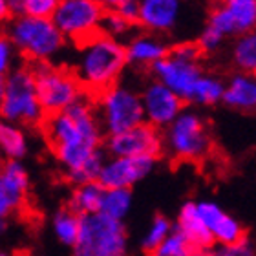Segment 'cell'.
<instances>
[{
  "mask_svg": "<svg viewBox=\"0 0 256 256\" xmlns=\"http://www.w3.org/2000/svg\"><path fill=\"white\" fill-rule=\"evenodd\" d=\"M8 230V220H0V234H4Z\"/></svg>",
  "mask_w": 256,
  "mask_h": 256,
  "instance_id": "cell-44",
  "label": "cell"
},
{
  "mask_svg": "<svg viewBox=\"0 0 256 256\" xmlns=\"http://www.w3.org/2000/svg\"><path fill=\"white\" fill-rule=\"evenodd\" d=\"M30 70L35 79V94L44 118L64 112L84 97L82 86L68 70L50 62H35Z\"/></svg>",
  "mask_w": 256,
  "mask_h": 256,
  "instance_id": "cell-4",
  "label": "cell"
},
{
  "mask_svg": "<svg viewBox=\"0 0 256 256\" xmlns=\"http://www.w3.org/2000/svg\"><path fill=\"white\" fill-rule=\"evenodd\" d=\"M208 26L214 28L216 32H220L224 37H227V35H236V33H238L236 32L232 16H230L222 6H218V8H214L212 10L210 18H208Z\"/></svg>",
  "mask_w": 256,
  "mask_h": 256,
  "instance_id": "cell-35",
  "label": "cell"
},
{
  "mask_svg": "<svg viewBox=\"0 0 256 256\" xmlns=\"http://www.w3.org/2000/svg\"><path fill=\"white\" fill-rule=\"evenodd\" d=\"M0 178L11 190L26 196L28 188H30V176H28V170L26 166L22 165V161H6L4 165L0 166Z\"/></svg>",
  "mask_w": 256,
  "mask_h": 256,
  "instance_id": "cell-28",
  "label": "cell"
},
{
  "mask_svg": "<svg viewBox=\"0 0 256 256\" xmlns=\"http://www.w3.org/2000/svg\"><path fill=\"white\" fill-rule=\"evenodd\" d=\"M192 247L198 249H208L212 246V236L210 230L202 224V220L196 212V202H187L180 208V216H178L176 229Z\"/></svg>",
  "mask_w": 256,
  "mask_h": 256,
  "instance_id": "cell-16",
  "label": "cell"
},
{
  "mask_svg": "<svg viewBox=\"0 0 256 256\" xmlns=\"http://www.w3.org/2000/svg\"><path fill=\"white\" fill-rule=\"evenodd\" d=\"M224 88H225V84L220 77L202 74L200 79L196 80V84H194L190 102L200 104V106H212V104L222 101Z\"/></svg>",
  "mask_w": 256,
  "mask_h": 256,
  "instance_id": "cell-22",
  "label": "cell"
},
{
  "mask_svg": "<svg viewBox=\"0 0 256 256\" xmlns=\"http://www.w3.org/2000/svg\"><path fill=\"white\" fill-rule=\"evenodd\" d=\"M104 161H106V156H104V152L99 148V150H96V152H94V154L79 166V168H75L74 172L66 174V178H68L74 185H82V183L97 182V178H99V174H101V168H102V165H104Z\"/></svg>",
  "mask_w": 256,
  "mask_h": 256,
  "instance_id": "cell-27",
  "label": "cell"
},
{
  "mask_svg": "<svg viewBox=\"0 0 256 256\" xmlns=\"http://www.w3.org/2000/svg\"><path fill=\"white\" fill-rule=\"evenodd\" d=\"M141 104H143L144 123L161 130L168 126L183 112L185 102L161 82L154 80L146 84V88L141 94Z\"/></svg>",
  "mask_w": 256,
  "mask_h": 256,
  "instance_id": "cell-13",
  "label": "cell"
},
{
  "mask_svg": "<svg viewBox=\"0 0 256 256\" xmlns=\"http://www.w3.org/2000/svg\"><path fill=\"white\" fill-rule=\"evenodd\" d=\"M15 60V46L8 35H0V75H8Z\"/></svg>",
  "mask_w": 256,
  "mask_h": 256,
  "instance_id": "cell-38",
  "label": "cell"
},
{
  "mask_svg": "<svg viewBox=\"0 0 256 256\" xmlns=\"http://www.w3.org/2000/svg\"><path fill=\"white\" fill-rule=\"evenodd\" d=\"M0 256H10V254H0Z\"/></svg>",
  "mask_w": 256,
  "mask_h": 256,
  "instance_id": "cell-45",
  "label": "cell"
},
{
  "mask_svg": "<svg viewBox=\"0 0 256 256\" xmlns=\"http://www.w3.org/2000/svg\"><path fill=\"white\" fill-rule=\"evenodd\" d=\"M44 132L66 174L79 168L96 150L101 148L102 128L96 108L86 97L64 112L44 118Z\"/></svg>",
  "mask_w": 256,
  "mask_h": 256,
  "instance_id": "cell-1",
  "label": "cell"
},
{
  "mask_svg": "<svg viewBox=\"0 0 256 256\" xmlns=\"http://www.w3.org/2000/svg\"><path fill=\"white\" fill-rule=\"evenodd\" d=\"M158 158L138 156V158H110L104 161L97 182L106 188H130L154 170Z\"/></svg>",
  "mask_w": 256,
  "mask_h": 256,
  "instance_id": "cell-11",
  "label": "cell"
},
{
  "mask_svg": "<svg viewBox=\"0 0 256 256\" xmlns=\"http://www.w3.org/2000/svg\"><path fill=\"white\" fill-rule=\"evenodd\" d=\"M210 236H212L214 244H220V246H229V244H236L246 238V229L244 225L230 214L225 212L220 222L212 227L210 230Z\"/></svg>",
  "mask_w": 256,
  "mask_h": 256,
  "instance_id": "cell-25",
  "label": "cell"
},
{
  "mask_svg": "<svg viewBox=\"0 0 256 256\" xmlns=\"http://www.w3.org/2000/svg\"><path fill=\"white\" fill-rule=\"evenodd\" d=\"M172 230H174V225H172L170 220L165 218V216H156L150 222L148 229L144 230L143 238H141V247L150 254L156 247L163 244V240L170 234Z\"/></svg>",
  "mask_w": 256,
  "mask_h": 256,
  "instance_id": "cell-29",
  "label": "cell"
},
{
  "mask_svg": "<svg viewBox=\"0 0 256 256\" xmlns=\"http://www.w3.org/2000/svg\"><path fill=\"white\" fill-rule=\"evenodd\" d=\"M222 101L227 106L251 112L256 106V80L251 74H236L225 84Z\"/></svg>",
  "mask_w": 256,
  "mask_h": 256,
  "instance_id": "cell-15",
  "label": "cell"
},
{
  "mask_svg": "<svg viewBox=\"0 0 256 256\" xmlns=\"http://www.w3.org/2000/svg\"><path fill=\"white\" fill-rule=\"evenodd\" d=\"M126 64L123 44L118 38L97 33L96 37L80 44L79 60L74 75L82 90L99 96L110 86L118 84V79Z\"/></svg>",
  "mask_w": 256,
  "mask_h": 256,
  "instance_id": "cell-2",
  "label": "cell"
},
{
  "mask_svg": "<svg viewBox=\"0 0 256 256\" xmlns=\"http://www.w3.org/2000/svg\"><path fill=\"white\" fill-rule=\"evenodd\" d=\"M114 11H116L121 18H124L128 24H134V22H138V18H139V0H123Z\"/></svg>",
  "mask_w": 256,
  "mask_h": 256,
  "instance_id": "cell-39",
  "label": "cell"
},
{
  "mask_svg": "<svg viewBox=\"0 0 256 256\" xmlns=\"http://www.w3.org/2000/svg\"><path fill=\"white\" fill-rule=\"evenodd\" d=\"M203 252L205 249L192 247L178 230H172L163 244L150 252V256H203Z\"/></svg>",
  "mask_w": 256,
  "mask_h": 256,
  "instance_id": "cell-26",
  "label": "cell"
},
{
  "mask_svg": "<svg viewBox=\"0 0 256 256\" xmlns=\"http://www.w3.org/2000/svg\"><path fill=\"white\" fill-rule=\"evenodd\" d=\"M74 256H126L128 234L123 222L101 212L82 216L80 230L74 246Z\"/></svg>",
  "mask_w": 256,
  "mask_h": 256,
  "instance_id": "cell-5",
  "label": "cell"
},
{
  "mask_svg": "<svg viewBox=\"0 0 256 256\" xmlns=\"http://www.w3.org/2000/svg\"><path fill=\"white\" fill-rule=\"evenodd\" d=\"M60 0H22V15L35 18H52Z\"/></svg>",
  "mask_w": 256,
  "mask_h": 256,
  "instance_id": "cell-32",
  "label": "cell"
},
{
  "mask_svg": "<svg viewBox=\"0 0 256 256\" xmlns=\"http://www.w3.org/2000/svg\"><path fill=\"white\" fill-rule=\"evenodd\" d=\"M220 6L232 16L238 35L252 32L256 24V0H222Z\"/></svg>",
  "mask_w": 256,
  "mask_h": 256,
  "instance_id": "cell-21",
  "label": "cell"
},
{
  "mask_svg": "<svg viewBox=\"0 0 256 256\" xmlns=\"http://www.w3.org/2000/svg\"><path fill=\"white\" fill-rule=\"evenodd\" d=\"M30 143L20 124L0 121V156L8 161H20L28 154Z\"/></svg>",
  "mask_w": 256,
  "mask_h": 256,
  "instance_id": "cell-19",
  "label": "cell"
},
{
  "mask_svg": "<svg viewBox=\"0 0 256 256\" xmlns=\"http://www.w3.org/2000/svg\"><path fill=\"white\" fill-rule=\"evenodd\" d=\"M132 208V190L128 188H106L102 194L99 212L116 222H123Z\"/></svg>",
  "mask_w": 256,
  "mask_h": 256,
  "instance_id": "cell-20",
  "label": "cell"
},
{
  "mask_svg": "<svg viewBox=\"0 0 256 256\" xmlns=\"http://www.w3.org/2000/svg\"><path fill=\"white\" fill-rule=\"evenodd\" d=\"M104 146L112 158H158L163 152V134L148 123H141L126 132L108 136Z\"/></svg>",
  "mask_w": 256,
  "mask_h": 256,
  "instance_id": "cell-10",
  "label": "cell"
},
{
  "mask_svg": "<svg viewBox=\"0 0 256 256\" xmlns=\"http://www.w3.org/2000/svg\"><path fill=\"white\" fill-rule=\"evenodd\" d=\"M0 121L13 124H38L44 121L30 68H15L6 75V90L0 99Z\"/></svg>",
  "mask_w": 256,
  "mask_h": 256,
  "instance_id": "cell-6",
  "label": "cell"
},
{
  "mask_svg": "<svg viewBox=\"0 0 256 256\" xmlns=\"http://www.w3.org/2000/svg\"><path fill=\"white\" fill-rule=\"evenodd\" d=\"M102 194L104 188L99 185V182H90L82 183V185H75L72 196H70L68 208L77 216H90V214H97L101 208Z\"/></svg>",
  "mask_w": 256,
  "mask_h": 256,
  "instance_id": "cell-18",
  "label": "cell"
},
{
  "mask_svg": "<svg viewBox=\"0 0 256 256\" xmlns=\"http://www.w3.org/2000/svg\"><path fill=\"white\" fill-rule=\"evenodd\" d=\"M203 256H256L254 254V246L249 238L236 242V244H229V246H220V244H212V246L205 249Z\"/></svg>",
  "mask_w": 256,
  "mask_h": 256,
  "instance_id": "cell-30",
  "label": "cell"
},
{
  "mask_svg": "<svg viewBox=\"0 0 256 256\" xmlns=\"http://www.w3.org/2000/svg\"><path fill=\"white\" fill-rule=\"evenodd\" d=\"M222 42H224V35L207 24L205 30L200 33V38H198L196 44L202 54L203 52H205V54H210V52H216V50L222 46Z\"/></svg>",
  "mask_w": 256,
  "mask_h": 256,
  "instance_id": "cell-36",
  "label": "cell"
},
{
  "mask_svg": "<svg viewBox=\"0 0 256 256\" xmlns=\"http://www.w3.org/2000/svg\"><path fill=\"white\" fill-rule=\"evenodd\" d=\"M130 26H132V24H128L124 18H121L116 11H110V13H104V16H102L99 33L108 35V37H112V38H118V37H121V35H124V33L130 30Z\"/></svg>",
  "mask_w": 256,
  "mask_h": 256,
  "instance_id": "cell-33",
  "label": "cell"
},
{
  "mask_svg": "<svg viewBox=\"0 0 256 256\" xmlns=\"http://www.w3.org/2000/svg\"><path fill=\"white\" fill-rule=\"evenodd\" d=\"M97 2H99L102 8H104V11H106V10H112L114 11L119 4H121V2H123V0H97Z\"/></svg>",
  "mask_w": 256,
  "mask_h": 256,
  "instance_id": "cell-42",
  "label": "cell"
},
{
  "mask_svg": "<svg viewBox=\"0 0 256 256\" xmlns=\"http://www.w3.org/2000/svg\"><path fill=\"white\" fill-rule=\"evenodd\" d=\"M152 72L158 82L168 88L183 102H190L194 84L202 75V68L198 62H183L170 57L168 54L166 57L152 64Z\"/></svg>",
  "mask_w": 256,
  "mask_h": 256,
  "instance_id": "cell-12",
  "label": "cell"
},
{
  "mask_svg": "<svg viewBox=\"0 0 256 256\" xmlns=\"http://www.w3.org/2000/svg\"><path fill=\"white\" fill-rule=\"evenodd\" d=\"M196 212L202 220V224L208 230H212V227L218 224L220 218L225 214V210L216 202H196Z\"/></svg>",
  "mask_w": 256,
  "mask_h": 256,
  "instance_id": "cell-34",
  "label": "cell"
},
{
  "mask_svg": "<svg viewBox=\"0 0 256 256\" xmlns=\"http://www.w3.org/2000/svg\"><path fill=\"white\" fill-rule=\"evenodd\" d=\"M10 18H11V11H10V6H8V0H0V24L8 22Z\"/></svg>",
  "mask_w": 256,
  "mask_h": 256,
  "instance_id": "cell-40",
  "label": "cell"
},
{
  "mask_svg": "<svg viewBox=\"0 0 256 256\" xmlns=\"http://www.w3.org/2000/svg\"><path fill=\"white\" fill-rule=\"evenodd\" d=\"M180 161H200L207 158L212 148V139L207 123L200 114L183 110L163 136V148Z\"/></svg>",
  "mask_w": 256,
  "mask_h": 256,
  "instance_id": "cell-7",
  "label": "cell"
},
{
  "mask_svg": "<svg viewBox=\"0 0 256 256\" xmlns=\"http://www.w3.org/2000/svg\"><path fill=\"white\" fill-rule=\"evenodd\" d=\"M24 198L18 192L11 190L0 178V220H8L13 212H16L24 203Z\"/></svg>",
  "mask_w": 256,
  "mask_h": 256,
  "instance_id": "cell-31",
  "label": "cell"
},
{
  "mask_svg": "<svg viewBox=\"0 0 256 256\" xmlns=\"http://www.w3.org/2000/svg\"><path fill=\"white\" fill-rule=\"evenodd\" d=\"M232 60L242 74H251L256 70V35L254 32L240 33L232 48Z\"/></svg>",
  "mask_w": 256,
  "mask_h": 256,
  "instance_id": "cell-24",
  "label": "cell"
},
{
  "mask_svg": "<svg viewBox=\"0 0 256 256\" xmlns=\"http://www.w3.org/2000/svg\"><path fill=\"white\" fill-rule=\"evenodd\" d=\"M126 62L139 64V66H152L163 57H166L168 50L160 38L152 37V35H141L130 40L126 48Z\"/></svg>",
  "mask_w": 256,
  "mask_h": 256,
  "instance_id": "cell-17",
  "label": "cell"
},
{
  "mask_svg": "<svg viewBox=\"0 0 256 256\" xmlns=\"http://www.w3.org/2000/svg\"><path fill=\"white\" fill-rule=\"evenodd\" d=\"M97 119L108 136L126 132L144 123L141 96L132 88L114 84L97 96Z\"/></svg>",
  "mask_w": 256,
  "mask_h": 256,
  "instance_id": "cell-8",
  "label": "cell"
},
{
  "mask_svg": "<svg viewBox=\"0 0 256 256\" xmlns=\"http://www.w3.org/2000/svg\"><path fill=\"white\" fill-rule=\"evenodd\" d=\"M168 55L178 60H183V62H198L202 57V52H200L196 42H182L174 46Z\"/></svg>",
  "mask_w": 256,
  "mask_h": 256,
  "instance_id": "cell-37",
  "label": "cell"
},
{
  "mask_svg": "<svg viewBox=\"0 0 256 256\" xmlns=\"http://www.w3.org/2000/svg\"><path fill=\"white\" fill-rule=\"evenodd\" d=\"M4 90H6V75H0V99L4 96Z\"/></svg>",
  "mask_w": 256,
  "mask_h": 256,
  "instance_id": "cell-43",
  "label": "cell"
},
{
  "mask_svg": "<svg viewBox=\"0 0 256 256\" xmlns=\"http://www.w3.org/2000/svg\"><path fill=\"white\" fill-rule=\"evenodd\" d=\"M8 6H10L11 15H22V0H8Z\"/></svg>",
  "mask_w": 256,
  "mask_h": 256,
  "instance_id": "cell-41",
  "label": "cell"
},
{
  "mask_svg": "<svg viewBox=\"0 0 256 256\" xmlns=\"http://www.w3.org/2000/svg\"><path fill=\"white\" fill-rule=\"evenodd\" d=\"M8 38L15 50L35 62H50L66 42L52 18H35L28 15L13 18L8 30Z\"/></svg>",
  "mask_w": 256,
  "mask_h": 256,
  "instance_id": "cell-3",
  "label": "cell"
},
{
  "mask_svg": "<svg viewBox=\"0 0 256 256\" xmlns=\"http://www.w3.org/2000/svg\"><path fill=\"white\" fill-rule=\"evenodd\" d=\"M182 0H139V18L152 32H168L176 26Z\"/></svg>",
  "mask_w": 256,
  "mask_h": 256,
  "instance_id": "cell-14",
  "label": "cell"
},
{
  "mask_svg": "<svg viewBox=\"0 0 256 256\" xmlns=\"http://www.w3.org/2000/svg\"><path fill=\"white\" fill-rule=\"evenodd\" d=\"M104 8L97 0H60L52 20L64 38L84 44L101 30Z\"/></svg>",
  "mask_w": 256,
  "mask_h": 256,
  "instance_id": "cell-9",
  "label": "cell"
},
{
  "mask_svg": "<svg viewBox=\"0 0 256 256\" xmlns=\"http://www.w3.org/2000/svg\"><path fill=\"white\" fill-rule=\"evenodd\" d=\"M54 234L55 238L64 244V246L72 247L77 242L80 230V216H77L75 212H72L70 208H62L54 216Z\"/></svg>",
  "mask_w": 256,
  "mask_h": 256,
  "instance_id": "cell-23",
  "label": "cell"
}]
</instances>
